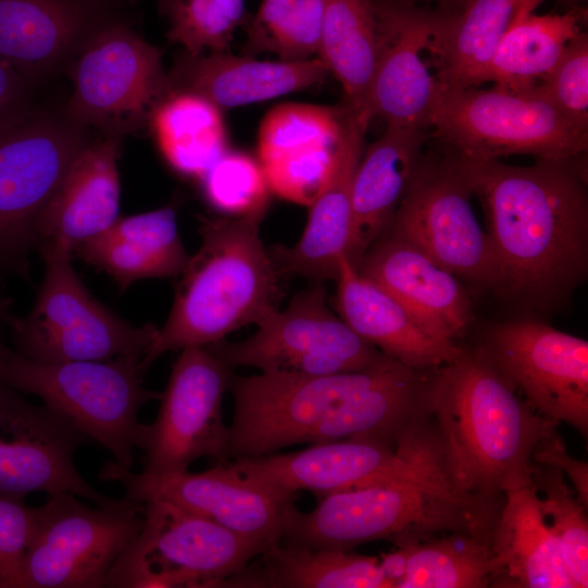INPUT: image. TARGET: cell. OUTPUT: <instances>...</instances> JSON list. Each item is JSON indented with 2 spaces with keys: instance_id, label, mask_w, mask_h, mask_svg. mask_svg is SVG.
<instances>
[{
  "instance_id": "obj_16",
  "label": "cell",
  "mask_w": 588,
  "mask_h": 588,
  "mask_svg": "<svg viewBox=\"0 0 588 588\" xmlns=\"http://www.w3.org/2000/svg\"><path fill=\"white\" fill-rule=\"evenodd\" d=\"M103 480L117 481L125 499L145 503L167 501L207 517L233 531L257 539L268 549L281 542L295 506V494L250 478L229 463L201 473H132L115 462L100 470Z\"/></svg>"
},
{
  "instance_id": "obj_21",
  "label": "cell",
  "mask_w": 588,
  "mask_h": 588,
  "mask_svg": "<svg viewBox=\"0 0 588 588\" xmlns=\"http://www.w3.org/2000/svg\"><path fill=\"white\" fill-rule=\"evenodd\" d=\"M355 267L436 339L456 344L466 333L473 304L465 287L456 275L412 244L382 234Z\"/></svg>"
},
{
  "instance_id": "obj_19",
  "label": "cell",
  "mask_w": 588,
  "mask_h": 588,
  "mask_svg": "<svg viewBox=\"0 0 588 588\" xmlns=\"http://www.w3.org/2000/svg\"><path fill=\"white\" fill-rule=\"evenodd\" d=\"M431 440L425 418L397 445L372 439H345L311 443L305 450L235 458L240 473L296 493L318 498L388 481L405 471Z\"/></svg>"
},
{
  "instance_id": "obj_27",
  "label": "cell",
  "mask_w": 588,
  "mask_h": 588,
  "mask_svg": "<svg viewBox=\"0 0 588 588\" xmlns=\"http://www.w3.org/2000/svg\"><path fill=\"white\" fill-rule=\"evenodd\" d=\"M74 255L108 273L122 290L143 279L179 277L189 259L173 206L119 217Z\"/></svg>"
},
{
  "instance_id": "obj_11",
  "label": "cell",
  "mask_w": 588,
  "mask_h": 588,
  "mask_svg": "<svg viewBox=\"0 0 588 588\" xmlns=\"http://www.w3.org/2000/svg\"><path fill=\"white\" fill-rule=\"evenodd\" d=\"M143 524L142 503L90 507L71 493L50 494L23 561V588L107 587Z\"/></svg>"
},
{
  "instance_id": "obj_43",
  "label": "cell",
  "mask_w": 588,
  "mask_h": 588,
  "mask_svg": "<svg viewBox=\"0 0 588 588\" xmlns=\"http://www.w3.org/2000/svg\"><path fill=\"white\" fill-rule=\"evenodd\" d=\"M40 506L0 495V588H23L25 554L37 530Z\"/></svg>"
},
{
  "instance_id": "obj_15",
  "label": "cell",
  "mask_w": 588,
  "mask_h": 588,
  "mask_svg": "<svg viewBox=\"0 0 588 588\" xmlns=\"http://www.w3.org/2000/svg\"><path fill=\"white\" fill-rule=\"evenodd\" d=\"M72 76L71 121L110 132L138 127L171 93L157 48L121 25L88 38Z\"/></svg>"
},
{
  "instance_id": "obj_36",
  "label": "cell",
  "mask_w": 588,
  "mask_h": 588,
  "mask_svg": "<svg viewBox=\"0 0 588 588\" xmlns=\"http://www.w3.org/2000/svg\"><path fill=\"white\" fill-rule=\"evenodd\" d=\"M327 0H262L248 27L250 51L284 61L318 54Z\"/></svg>"
},
{
  "instance_id": "obj_30",
  "label": "cell",
  "mask_w": 588,
  "mask_h": 588,
  "mask_svg": "<svg viewBox=\"0 0 588 588\" xmlns=\"http://www.w3.org/2000/svg\"><path fill=\"white\" fill-rule=\"evenodd\" d=\"M220 587L390 588L377 556L336 549L277 544Z\"/></svg>"
},
{
  "instance_id": "obj_41",
  "label": "cell",
  "mask_w": 588,
  "mask_h": 588,
  "mask_svg": "<svg viewBox=\"0 0 588 588\" xmlns=\"http://www.w3.org/2000/svg\"><path fill=\"white\" fill-rule=\"evenodd\" d=\"M334 147H316L260 162L270 192L309 207L331 175Z\"/></svg>"
},
{
  "instance_id": "obj_34",
  "label": "cell",
  "mask_w": 588,
  "mask_h": 588,
  "mask_svg": "<svg viewBox=\"0 0 588 588\" xmlns=\"http://www.w3.org/2000/svg\"><path fill=\"white\" fill-rule=\"evenodd\" d=\"M581 14H528L505 33L489 65L486 82L510 89L537 85L558 63L580 30Z\"/></svg>"
},
{
  "instance_id": "obj_13",
  "label": "cell",
  "mask_w": 588,
  "mask_h": 588,
  "mask_svg": "<svg viewBox=\"0 0 588 588\" xmlns=\"http://www.w3.org/2000/svg\"><path fill=\"white\" fill-rule=\"evenodd\" d=\"M232 369L209 345L181 350L160 395L158 415L147 425L144 473L184 471L200 457L226 462L229 427L222 401Z\"/></svg>"
},
{
  "instance_id": "obj_18",
  "label": "cell",
  "mask_w": 588,
  "mask_h": 588,
  "mask_svg": "<svg viewBox=\"0 0 588 588\" xmlns=\"http://www.w3.org/2000/svg\"><path fill=\"white\" fill-rule=\"evenodd\" d=\"M85 441L50 408L0 382V495L23 500L36 491L65 492L99 506L122 504L125 499L99 493L78 474L73 455Z\"/></svg>"
},
{
  "instance_id": "obj_23",
  "label": "cell",
  "mask_w": 588,
  "mask_h": 588,
  "mask_svg": "<svg viewBox=\"0 0 588 588\" xmlns=\"http://www.w3.org/2000/svg\"><path fill=\"white\" fill-rule=\"evenodd\" d=\"M381 50L367 97V108L387 124L430 128L441 85L421 58L437 14L377 5Z\"/></svg>"
},
{
  "instance_id": "obj_4",
  "label": "cell",
  "mask_w": 588,
  "mask_h": 588,
  "mask_svg": "<svg viewBox=\"0 0 588 588\" xmlns=\"http://www.w3.org/2000/svg\"><path fill=\"white\" fill-rule=\"evenodd\" d=\"M261 218H200V246L179 275L145 370L167 352L224 340L279 308L282 275L260 238Z\"/></svg>"
},
{
  "instance_id": "obj_39",
  "label": "cell",
  "mask_w": 588,
  "mask_h": 588,
  "mask_svg": "<svg viewBox=\"0 0 588 588\" xmlns=\"http://www.w3.org/2000/svg\"><path fill=\"white\" fill-rule=\"evenodd\" d=\"M208 205L230 218L264 217L270 188L259 160L226 150L199 179Z\"/></svg>"
},
{
  "instance_id": "obj_5",
  "label": "cell",
  "mask_w": 588,
  "mask_h": 588,
  "mask_svg": "<svg viewBox=\"0 0 588 588\" xmlns=\"http://www.w3.org/2000/svg\"><path fill=\"white\" fill-rule=\"evenodd\" d=\"M143 356L106 360L38 362L0 342L1 382L44 405L86 438L108 449L125 469L142 449L147 425L138 421L140 407L161 393L143 385Z\"/></svg>"
},
{
  "instance_id": "obj_14",
  "label": "cell",
  "mask_w": 588,
  "mask_h": 588,
  "mask_svg": "<svg viewBox=\"0 0 588 588\" xmlns=\"http://www.w3.org/2000/svg\"><path fill=\"white\" fill-rule=\"evenodd\" d=\"M477 350L547 419L588 431V342L535 320L491 327Z\"/></svg>"
},
{
  "instance_id": "obj_33",
  "label": "cell",
  "mask_w": 588,
  "mask_h": 588,
  "mask_svg": "<svg viewBox=\"0 0 588 588\" xmlns=\"http://www.w3.org/2000/svg\"><path fill=\"white\" fill-rule=\"evenodd\" d=\"M149 122L164 160L184 176L199 180L228 150L221 109L199 95L171 91Z\"/></svg>"
},
{
  "instance_id": "obj_8",
  "label": "cell",
  "mask_w": 588,
  "mask_h": 588,
  "mask_svg": "<svg viewBox=\"0 0 588 588\" xmlns=\"http://www.w3.org/2000/svg\"><path fill=\"white\" fill-rule=\"evenodd\" d=\"M45 273L34 305L12 319L13 350L38 362L106 360L146 356L158 328L134 326L97 301L63 253L41 255Z\"/></svg>"
},
{
  "instance_id": "obj_25",
  "label": "cell",
  "mask_w": 588,
  "mask_h": 588,
  "mask_svg": "<svg viewBox=\"0 0 588 588\" xmlns=\"http://www.w3.org/2000/svg\"><path fill=\"white\" fill-rule=\"evenodd\" d=\"M430 128L387 124L362 155L352 184L354 266L388 229L415 175Z\"/></svg>"
},
{
  "instance_id": "obj_10",
  "label": "cell",
  "mask_w": 588,
  "mask_h": 588,
  "mask_svg": "<svg viewBox=\"0 0 588 588\" xmlns=\"http://www.w3.org/2000/svg\"><path fill=\"white\" fill-rule=\"evenodd\" d=\"M323 282H311L287 306L266 316L245 340L208 344L230 367L264 373L322 376L368 368L387 357L328 306Z\"/></svg>"
},
{
  "instance_id": "obj_26",
  "label": "cell",
  "mask_w": 588,
  "mask_h": 588,
  "mask_svg": "<svg viewBox=\"0 0 588 588\" xmlns=\"http://www.w3.org/2000/svg\"><path fill=\"white\" fill-rule=\"evenodd\" d=\"M329 71L319 58L258 61L222 52L181 58L170 77L171 91L199 95L220 109L265 101L321 84Z\"/></svg>"
},
{
  "instance_id": "obj_20",
  "label": "cell",
  "mask_w": 588,
  "mask_h": 588,
  "mask_svg": "<svg viewBox=\"0 0 588 588\" xmlns=\"http://www.w3.org/2000/svg\"><path fill=\"white\" fill-rule=\"evenodd\" d=\"M366 110L341 108V132L328 183L309 206L306 226L293 246L269 248L282 277H302L311 282L335 280L342 256L351 250L353 233L352 184L371 121Z\"/></svg>"
},
{
  "instance_id": "obj_6",
  "label": "cell",
  "mask_w": 588,
  "mask_h": 588,
  "mask_svg": "<svg viewBox=\"0 0 588 588\" xmlns=\"http://www.w3.org/2000/svg\"><path fill=\"white\" fill-rule=\"evenodd\" d=\"M441 147L473 159L528 155L543 160L586 156L588 130L572 123L535 85L445 88L431 122Z\"/></svg>"
},
{
  "instance_id": "obj_9",
  "label": "cell",
  "mask_w": 588,
  "mask_h": 588,
  "mask_svg": "<svg viewBox=\"0 0 588 588\" xmlns=\"http://www.w3.org/2000/svg\"><path fill=\"white\" fill-rule=\"evenodd\" d=\"M473 192L458 157L443 147L422 152L411 185L383 234L412 244L477 287L493 289V247L471 207Z\"/></svg>"
},
{
  "instance_id": "obj_48",
  "label": "cell",
  "mask_w": 588,
  "mask_h": 588,
  "mask_svg": "<svg viewBox=\"0 0 588 588\" xmlns=\"http://www.w3.org/2000/svg\"><path fill=\"white\" fill-rule=\"evenodd\" d=\"M8 299L2 295L0 287V302H7Z\"/></svg>"
},
{
  "instance_id": "obj_29",
  "label": "cell",
  "mask_w": 588,
  "mask_h": 588,
  "mask_svg": "<svg viewBox=\"0 0 588 588\" xmlns=\"http://www.w3.org/2000/svg\"><path fill=\"white\" fill-rule=\"evenodd\" d=\"M544 0H466L454 15H437L426 50L445 88L478 87L511 26ZM578 1V0H564Z\"/></svg>"
},
{
  "instance_id": "obj_12",
  "label": "cell",
  "mask_w": 588,
  "mask_h": 588,
  "mask_svg": "<svg viewBox=\"0 0 588 588\" xmlns=\"http://www.w3.org/2000/svg\"><path fill=\"white\" fill-rule=\"evenodd\" d=\"M81 126L29 112L0 127V268L28 277L35 222L75 156Z\"/></svg>"
},
{
  "instance_id": "obj_28",
  "label": "cell",
  "mask_w": 588,
  "mask_h": 588,
  "mask_svg": "<svg viewBox=\"0 0 588 588\" xmlns=\"http://www.w3.org/2000/svg\"><path fill=\"white\" fill-rule=\"evenodd\" d=\"M491 548L498 563L493 587L576 588L531 482L504 493Z\"/></svg>"
},
{
  "instance_id": "obj_46",
  "label": "cell",
  "mask_w": 588,
  "mask_h": 588,
  "mask_svg": "<svg viewBox=\"0 0 588 588\" xmlns=\"http://www.w3.org/2000/svg\"><path fill=\"white\" fill-rule=\"evenodd\" d=\"M409 548L397 547L393 552L381 553L379 566L390 588H397L406 574Z\"/></svg>"
},
{
  "instance_id": "obj_35",
  "label": "cell",
  "mask_w": 588,
  "mask_h": 588,
  "mask_svg": "<svg viewBox=\"0 0 588 588\" xmlns=\"http://www.w3.org/2000/svg\"><path fill=\"white\" fill-rule=\"evenodd\" d=\"M409 547L397 588H481L498 573L491 542L475 536L449 534Z\"/></svg>"
},
{
  "instance_id": "obj_22",
  "label": "cell",
  "mask_w": 588,
  "mask_h": 588,
  "mask_svg": "<svg viewBox=\"0 0 588 588\" xmlns=\"http://www.w3.org/2000/svg\"><path fill=\"white\" fill-rule=\"evenodd\" d=\"M119 142L110 136L86 143L40 211L34 226L40 255L74 257L85 241L111 226L120 210Z\"/></svg>"
},
{
  "instance_id": "obj_2",
  "label": "cell",
  "mask_w": 588,
  "mask_h": 588,
  "mask_svg": "<svg viewBox=\"0 0 588 588\" xmlns=\"http://www.w3.org/2000/svg\"><path fill=\"white\" fill-rule=\"evenodd\" d=\"M425 418L454 485L489 499L531 482L534 449L558 425L523 401L477 348L431 369Z\"/></svg>"
},
{
  "instance_id": "obj_40",
  "label": "cell",
  "mask_w": 588,
  "mask_h": 588,
  "mask_svg": "<svg viewBox=\"0 0 588 588\" xmlns=\"http://www.w3.org/2000/svg\"><path fill=\"white\" fill-rule=\"evenodd\" d=\"M245 0H169L170 40L188 54L222 52L244 14Z\"/></svg>"
},
{
  "instance_id": "obj_49",
  "label": "cell",
  "mask_w": 588,
  "mask_h": 588,
  "mask_svg": "<svg viewBox=\"0 0 588 588\" xmlns=\"http://www.w3.org/2000/svg\"><path fill=\"white\" fill-rule=\"evenodd\" d=\"M0 342H2V339L0 338ZM0 382H1V370H0Z\"/></svg>"
},
{
  "instance_id": "obj_32",
  "label": "cell",
  "mask_w": 588,
  "mask_h": 588,
  "mask_svg": "<svg viewBox=\"0 0 588 588\" xmlns=\"http://www.w3.org/2000/svg\"><path fill=\"white\" fill-rule=\"evenodd\" d=\"M380 50L372 0H327L318 58L342 85L348 107L369 112L367 97Z\"/></svg>"
},
{
  "instance_id": "obj_24",
  "label": "cell",
  "mask_w": 588,
  "mask_h": 588,
  "mask_svg": "<svg viewBox=\"0 0 588 588\" xmlns=\"http://www.w3.org/2000/svg\"><path fill=\"white\" fill-rule=\"evenodd\" d=\"M334 281L339 316L384 355L413 369L429 370L463 354L457 344L429 334L400 303L362 275L345 255Z\"/></svg>"
},
{
  "instance_id": "obj_7",
  "label": "cell",
  "mask_w": 588,
  "mask_h": 588,
  "mask_svg": "<svg viewBox=\"0 0 588 588\" xmlns=\"http://www.w3.org/2000/svg\"><path fill=\"white\" fill-rule=\"evenodd\" d=\"M142 504V529L112 566L107 587H220L268 549L170 502Z\"/></svg>"
},
{
  "instance_id": "obj_45",
  "label": "cell",
  "mask_w": 588,
  "mask_h": 588,
  "mask_svg": "<svg viewBox=\"0 0 588 588\" xmlns=\"http://www.w3.org/2000/svg\"><path fill=\"white\" fill-rule=\"evenodd\" d=\"M24 81V76L0 58V127L28 113Z\"/></svg>"
},
{
  "instance_id": "obj_3",
  "label": "cell",
  "mask_w": 588,
  "mask_h": 588,
  "mask_svg": "<svg viewBox=\"0 0 588 588\" xmlns=\"http://www.w3.org/2000/svg\"><path fill=\"white\" fill-rule=\"evenodd\" d=\"M503 501L460 490L448 475L431 434L424 452L396 477L322 497L308 513L295 509L282 542L348 550L377 540L408 547L449 534L491 542Z\"/></svg>"
},
{
  "instance_id": "obj_38",
  "label": "cell",
  "mask_w": 588,
  "mask_h": 588,
  "mask_svg": "<svg viewBox=\"0 0 588 588\" xmlns=\"http://www.w3.org/2000/svg\"><path fill=\"white\" fill-rule=\"evenodd\" d=\"M341 132V109L282 103L270 110L258 132V160L316 147H334Z\"/></svg>"
},
{
  "instance_id": "obj_17",
  "label": "cell",
  "mask_w": 588,
  "mask_h": 588,
  "mask_svg": "<svg viewBox=\"0 0 588 588\" xmlns=\"http://www.w3.org/2000/svg\"><path fill=\"white\" fill-rule=\"evenodd\" d=\"M372 366L322 376L233 375L228 458L267 455L303 443L319 421L366 381Z\"/></svg>"
},
{
  "instance_id": "obj_31",
  "label": "cell",
  "mask_w": 588,
  "mask_h": 588,
  "mask_svg": "<svg viewBox=\"0 0 588 588\" xmlns=\"http://www.w3.org/2000/svg\"><path fill=\"white\" fill-rule=\"evenodd\" d=\"M87 26L75 0H0V58L27 77L56 65Z\"/></svg>"
},
{
  "instance_id": "obj_37",
  "label": "cell",
  "mask_w": 588,
  "mask_h": 588,
  "mask_svg": "<svg viewBox=\"0 0 588 588\" xmlns=\"http://www.w3.org/2000/svg\"><path fill=\"white\" fill-rule=\"evenodd\" d=\"M531 485L541 490L539 509L549 518L576 588L588 586V522L585 506L575 498L559 469L535 464Z\"/></svg>"
},
{
  "instance_id": "obj_1",
  "label": "cell",
  "mask_w": 588,
  "mask_h": 588,
  "mask_svg": "<svg viewBox=\"0 0 588 588\" xmlns=\"http://www.w3.org/2000/svg\"><path fill=\"white\" fill-rule=\"evenodd\" d=\"M455 155L485 209L497 264L494 290L530 307L556 305L587 275L584 156L519 167Z\"/></svg>"
},
{
  "instance_id": "obj_47",
  "label": "cell",
  "mask_w": 588,
  "mask_h": 588,
  "mask_svg": "<svg viewBox=\"0 0 588 588\" xmlns=\"http://www.w3.org/2000/svg\"><path fill=\"white\" fill-rule=\"evenodd\" d=\"M13 318L14 316L11 313L9 301L0 302V338L2 336V332L9 329Z\"/></svg>"
},
{
  "instance_id": "obj_42",
  "label": "cell",
  "mask_w": 588,
  "mask_h": 588,
  "mask_svg": "<svg viewBox=\"0 0 588 588\" xmlns=\"http://www.w3.org/2000/svg\"><path fill=\"white\" fill-rule=\"evenodd\" d=\"M538 89L575 125L588 130V35L580 32L565 47Z\"/></svg>"
},
{
  "instance_id": "obj_44",
  "label": "cell",
  "mask_w": 588,
  "mask_h": 588,
  "mask_svg": "<svg viewBox=\"0 0 588 588\" xmlns=\"http://www.w3.org/2000/svg\"><path fill=\"white\" fill-rule=\"evenodd\" d=\"M532 462L565 473L573 482L578 501L587 509L588 465L567 453L565 443L556 433L555 428L538 441L532 452Z\"/></svg>"
}]
</instances>
